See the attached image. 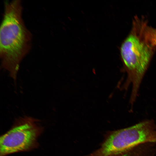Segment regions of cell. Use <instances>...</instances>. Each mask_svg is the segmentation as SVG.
Segmentation results:
<instances>
[{"instance_id": "obj_1", "label": "cell", "mask_w": 156, "mask_h": 156, "mask_svg": "<svg viewBox=\"0 0 156 156\" xmlns=\"http://www.w3.org/2000/svg\"><path fill=\"white\" fill-rule=\"evenodd\" d=\"M21 3L19 0L5 1L0 29L1 67L15 83L20 64L31 48L32 38L22 18Z\"/></svg>"}, {"instance_id": "obj_5", "label": "cell", "mask_w": 156, "mask_h": 156, "mask_svg": "<svg viewBox=\"0 0 156 156\" xmlns=\"http://www.w3.org/2000/svg\"><path fill=\"white\" fill-rule=\"evenodd\" d=\"M140 32L144 40L148 44L156 47V29L149 26L145 21L140 25Z\"/></svg>"}, {"instance_id": "obj_2", "label": "cell", "mask_w": 156, "mask_h": 156, "mask_svg": "<svg viewBox=\"0 0 156 156\" xmlns=\"http://www.w3.org/2000/svg\"><path fill=\"white\" fill-rule=\"evenodd\" d=\"M155 48L148 44L133 21L132 29L120 48L123 69L127 74L125 89L131 85L130 103L133 105L136 99L144 75L149 65Z\"/></svg>"}, {"instance_id": "obj_6", "label": "cell", "mask_w": 156, "mask_h": 156, "mask_svg": "<svg viewBox=\"0 0 156 156\" xmlns=\"http://www.w3.org/2000/svg\"><path fill=\"white\" fill-rule=\"evenodd\" d=\"M139 155L137 153L135 154V153L130 152L125 153L121 156H139Z\"/></svg>"}, {"instance_id": "obj_3", "label": "cell", "mask_w": 156, "mask_h": 156, "mask_svg": "<svg viewBox=\"0 0 156 156\" xmlns=\"http://www.w3.org/2000/svg\"><path fill=\"white\" fill-rule=\"evenodd\" d=\"M39 121L26 116L16 119L11 128L0 137V156L37 148L38 139L43 130Z\"/></svg>"}, {"instance_id": "obj_4", "label": "cell", "mask_w": 156, "mask_h": 156, "mask_svg": "<svg viewBox=\"0 0 156 156\" xmlns=\"http://www.w3.org/2000/svg\"><path fill=\"white\" fill-rule=\"evenodd\" d=\"M156 142V127L152 120H145L111 134L102 145V156L125 152L140 144Z\"/></svg>"}]
</instances>
